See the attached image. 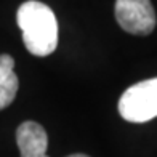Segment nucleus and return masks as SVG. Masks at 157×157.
Here are the masks:
<instances>
[{
  "instance_id": "nucleus-1",
  "label": "nucleus",
  "mask_w": 157,
  "mask_h": 157,
  "mask_svg": "<svg viewBox=\"0 0 157 157\" xmlns=\"http://www.w3.org/2000/svg\"><path fill=\"white\" fill-rule=\"evenodd\" d=\"M16 21L27 52L34 56L52 55L58 45V21L48 5L29 0L18 8Z\"/></svg>"
},
{
  "instance_id": "nucleus-2",
  "label": "nucleus",
  "mask_w": 157,
  "mask_h": 157,
  "mask_svg": "<svg viewBox=\"0 0 157 157\" xmlns=\"http://www.w3.org/2000/svg\"><path fill=\"white\" fill-rule=\"evenodd\" d=\"M119 112L127 122L143 124L157 117V77L132 85L119 99Z\"/></svg>"
},
{
  "instance_id": "nucleus-3",
  "label": "nucleus",
  "mask_w": 157,
  "mask_h": 157,
  "mask_svg": "<svg viewBox=\"0 0 157 157\" xmlns=\"http://www.w3.org/2000/svg\"><path fill=\"white\" fill-rule=\"evenodd\" d=\"M116 19L124 31L135 35H147L155 27L151 0H117Z\"/></svg>"
},
{
  "instance_id": "nucleus-4",
  "label": "nucleus",
  "mask_w": 157,
  "mask_h": 157,
  "mask_svg": "<svg viewBox=\"0 0 157 157\" xmlns=\"http://www.w3.org/2000/svg\"><path fill=\"white\" fill-rule=\"evenodd\" d=\"M16 144L21 157H48V136L45 128L37 122H23L16 130Z\"/></svg>"
},
{
  "instance_id": "nucleus-5",
  "label": "nucleus",
  "mask_w": 157,
  "mask_h": 157,
  "mask_svg": "<svg viewBox=\"0 0 157 157\" xmlns=\"http://www.w3.org/2000/svg\"><path fill=\"white\" fill-rule=\"evenodd\" d=\"M18 77L15 74V59L10 55H0V109L10 106L18 93Z\"/></svg>"
},
{
  "instance_id": "nucleus-6",
  "label": "nucleus",
  "mask_w": 157,
  "mask_h": 157,
  "mask_svg": "<svg viewBox=\"0 0 157 157\" xmlns=\"http://www.w3.org/2000/svg\"><path fill=\"white\" fill-rule=\"evenodd\" d=\"M69 157H88V155H85V154H72V155H69Z\"/></svg>"
}]
</instances>
